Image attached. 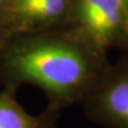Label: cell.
I'll return each mask as SVG.
<instances>
[{"label":"cell","instance_id":"cell-1","mask_svg":"<svg viewBox=\"0 0 128 128\" xmlns=\"http://www.w3.org/2000/svg\"><path fill=\"white\" fill-rule=\"evenodd\" d=\"M108 52L70 30L14 32L0 40V84L40 89L46 109L79 105L109 63Z\"/></svg>","mask_w":128,"mask_h":128},{"label":"cell","instance_id":"cell-2","mask_svg":"<svg viewBox=\"0 0 128 128\" xmlns=\"http://www.w3.org/2000/svg\"><path fill=\"white\" fill-rule=\"evenodd\" d=\"M66 30L105 52L122 50L128 36V8L123 0H75Z\"/></svg>","mask_w":128,"mask_h":128},{"label":"cell","instance_id":"cell-3","mask_svg":"<svg viewBox=\"0 0 128 128\" xmlns=\"http://www.w3.org/2000/svg\"><path fill=\"white\" fill-rule=\"evenodd\" d=\"M90 122L104 128H128V54L108 65L82 98Z\"/></svg>","mask_w":128,"mask_h":128},{"label":"cell","instance_id":"cell-4","mask_svg":"<svg viewBox=\"0 0 128 128\" xmlns=\"http://www.w3.org/2000/svg\"><path fill=\"white\" fill-rule=\"evenodd\" d=\"M75 0H10V34L66 30Z\"/></svg>","mask_w":128,"mask_h":128},{"label":"cell","instance_id":"cell-5","mask_svg":"<svg viewBox=\"0 0 128 128\" xmlns=\"http://www.w3.org/2000/svg\"><path fill=\"white\" fill-rule=\"evenodd\" d=\"M17 92L6 88L0 91V128H58L61 112L46 109L30 114L16 99Z\"/></svg>","mask_w":128,"mask_h":128},{"label":"cell","instance_id":"cell-6","mask_svg":"<svg viewBox=\"0 0 128 128\" xmlns=\"http://www.w3.org/2000/svg\"><path fill=\"white\" fill-rule=\"evenodd\" d=\"M10 34V0H0V40Z\"/></svg>","mask_w":128,"mask_h":128},{"label":"cell","instance_id":"cell-7","mask_svg":"<svg viewBox=\"0 0 128 128\" xmlns=\"http://www.w3.org/2000/svg\"><path fill=\"white\" fill-rule=\"evenodd\" d=\"M122 52H127L128 54V36H127L126 42H125V44H124V46L122 48Z\"/></svg>","mask_w":128,"mask_h":128},{"label":"cell","instance_id":"cell-8","mask_svg":"<svg viewBox=\"0 0 128 128\" xmlns=\"http://www.w3.org/2000/svg\"><path fill=\"white\" fill-rule=\"evenodd\" d=\"M124 1V3H125V4L127 6V8H128V0H123Z\"/></svg>","mask_w":128,"mask_h":128}]
</instances>
